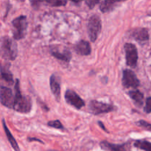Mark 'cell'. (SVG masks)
I'll list each match as a JSON object with an SVG mask.
<instances>
[{
	"label": "cell",
	"instance_id": "obj_1",
	"mask_svg": "<svg viewBox=\"0 0 151 151\" xmlns=\"http://www.w3.org/2000/svg\"><path fill=\"white\" fill-rule=\"evenodd\" d=\"M32 108V102L29 97L23 96L19 88V81H16L15 86V103L13 109L21 113H28Z\"/></svg>",
	"mask_w": 151,
	"mask_h": 151
},
{
	"label": "cell",
	"instance_id": "obj_2",
	"mask_svg": "<svg viewBox=\"0 0 151 151\" xmlns=\"http://www.w3.org/2000/svg\"><path fill=\"white\" fill-rule=\"evenodd\" d=\"M0 55L4 59L13 60L17 55V45L16 42L9 37H4L1 40Z\"/></svg>",
	"mask_w": 151,
	"mask_h": 151
},
{
	"label": "cell",
	"instance_id": "obj_3",
	"mask_svg": "<svg viewBox=\"0 0 151 151\" xmlns=\"http://www.w3.org/2000/svg\"><path fill=\"white\" fill-rule=\"evenodd\" d=\"M13 24V38L16 40H20L26 35L27 28V21L26 16H21L12 22Z\"/></svg>",
	"mask_w": 151,
	"mask_h": 151
},
{
	"label": "cell",
	"instance_id": "obj_4",
	"mask_svg": "<svg viewBox=\"0 0 151 151\" xmlns=\"http://www.w3.org/2000/svg\"><path fill=\"white\" fill-rule=\"evenodd\" d=\"M101 31V20L97 15L92 16L88 20V33L90 40L95 41Z\"/></svg>",
	"mask_w": 151,
	"mask_h": 151
},
{
	"label": "cell",
	"instance_id": "obj_5",
	"mask_svg": "<svg viewBox=\"0 0 151 151\" xmlns=\"http://www.w3.org/2000/svg\"><path fill=\"white\" fill-rule=\"evenodd\" d=\"M0 102L3 106L13 109L15 103V94L10 88L1 87L0 88Z\"/></svg>",
	"mask_w": 151,
	"mask_h": 151
},
{
	"label": "cell",
	"instance_id": "obj_6",
	"mask_svg": "<svg viewBox=\"0 0 151 151\" xmlns=\"http://www.w3.org/2000/svg\"><path fill=\"white\" fill-rule=\"evenodd\" d=\"M125 55H126L127 64L131 67L136 66L138 60V52L134 44L128 43L125 45Z\"/></svg>",
	"mask_w": 151,
	"mask_h": 151
},
{
	"label": "cell",
	"instance_id": "obj_7",
	"mask_svg": "<svg viewBox=\"0 0 151 151\" xmlns=\"http://www.w3.org/2000/svg\"><path fill=\"white\" fill-rule=\"evenodd\" d=\"M89 109L91 113L94 114H100L112 111L114 109V107L112 105L102 103L97 100H92L89 103Z\"/></svg>",
	"mask_w": 151,
	"mask_h": 151
},
{
	"label": "cell",
	"instance_id": "obj_8",
	"mask_svg": "<svg viewBox=\"0 0 151 151\" xmlns=\"http://www.w3.org/2000/svg\"><path fill=\"white\" fill-rule=\"evenodd\" d=\"M122 85L125 88H137L139 86V81L134 72L130 69L123 71Z\"/></svg>",
	"mask_w": 151,
	"mask_h": 151
},
{
	"label": "cell",
	"instance_id": "obj_9",
	"mask_svg": "<svg viewBox=\"0 0 151 151\" xmlns=\"http://www.w3.org/2000/svg\"><path fill=\"white\" fill-rule=\"evenodd\" d=\"M65 99L69 105L74 106L77 109H81V108L85 106V103L83 100L80 97V96L77 93H75L72 90H67L66 91Z\"/></svg>",
	"mask_w": 151,
	"mask_h": 151
},
{
	"label": "cell",
	"instance_id": "obj_10",
	"mask_svg": "<svg viewBox=\"0 0 151 151\" xmlns=\"http://www.w3.org/2000/svg\"><path fill=\"white\" fill-rule=\"evenodd\" d=\"M100 146L103 150L107 151H131L130 145L128 144L114 145L104 141L100 143Z\"/></svg>",
	"mask_w": 151,
	"mask_h": 151
},
{
	"label": "cell",
	"instance_id": "obj_11",
	"mask_svg": "<svg viewBox=\"0 0 151 151\" xmlns=\"http://www.w3.org/2000/svg\"><path fill=\"white\" fill-rule=\"evenodd\" d=\"M75 50L76 52L80 55H88L91 51L89 43L86 41H83V40L79 41L76 44Z\"/></svg>",
	"mask_w": 151,
	"mask_h": 151
},
{
	"label": "cell",
	"instance_id": "obj_12",
	"mask_svg": "<svg viewBox=\"0 0 151 151\" xmlns=\"http://www.w3.org/2000/svg\"><path fill=\"white\" fill-rule=\"evenodd\" d=\"M50 84L51 91L52 92L53 95L55 96L56 100L58 101L60 97V82H59V79L55 75H52L51 76V78H50Z\"/></svg>",
	"mask_w": 151,
	"mask_h": 151
},
{
	"label": "cell",
	"instance_id": "obj_13",
	"mask_svg": "<svg viewBox=\"0 0 151 151\" xmlns=\"http://www.w3.org/2000/svg\"><path fill=\"white\" fill-rule=\"evenodd\" d=\"M51 54L55 58L63 61L69 62L71 60V53L66 49L61 50L59 48H54L51 50Z\"/></svg>",
	"mask_w": 151,
	"mask_h": 151
},
{
	"label": "cell",
	"instance_id": "obj_14",
	"mask_svg": "<svg viewBox=\"0 0 151 151\" xmlns=\"http://www.w3.org/2000/svg\"><path fill=\"white\" fill-rule=\"evenodd\" d=\"M131 35L138 41H146L149 38L148 31L145 28L135 29L131 33Z\"/></svg>",
	"mask_w": 151,
	"mask_h": 151
},
{
	"label": "cell",
	"instance_id": "obj_15",
	"mask_svg": "<svg viewBox=\"0 0 151 151\" xmlns=\"http://www.w3.org/2000/svg\"><path fill=\"white\" fill-rule=\"evenodd\" d=\"M128 95L130 96L131 99L134 100V103L139 106H142L144 101V95L142 93L140 92L138 90H134V91H131L128 92Z\"/></svg>",
	"mask_w": 151,
	"mask_h": 151
},
{
	"label": "cell",
	"instance_id": "obj_16",
	"mask_svg": "<svg viewBox=\"0 0 151 151\" xmlns=\"http://www.w3.org/2000/svg\"><path fill=\"white\" fill-rule=\"evenodd\" d=\"M2 123H3V127H4V131H5L6 136H7V139L9 140V142H10V145H11V146L13 147V148L16 151H20V149H19V145H18L17 142H16V139H15L14 137H13V135H12L11 133H10V131H9V129L7 128L4 120L2 121Z\"/></svg>",
	"mask_w": 151,
	"mask_h": 151
},
{
	"label": "cell",
	"instance_id": "obj_17",
	"mask_svg": "<svg viewBox=\"0 0 151 151\" xmlns=\"http://www.w3.org/2000/svg\"><path fill=\"white\" fill-rule=\"evenodd\" d=\"M125 1V0H104L103 2L100 4V10L102 12L105 13V12H108L112 8L114 5L116 4V2H119V1Z\"/></svg>",
	"mask_w": 151,
	"mask_h": 151
},
{
	"label": "cell",
	"instance_id": "obj_18",
	"mask_svg": "<svg viewBox=\"0 0 151 151\" xmlns=\"http://www.w3.org/2000/svg\"><path fill=\"white\" fill-rule=\"evenodd\" d=\"M136 147L145 151H151V143L145 140H137L134 142Z\"/></svg>",
	"mask_w": 151,
	"mask_h": 151
},
{
	"label": "cell",
	"instance_id": "obj_19",
	"mask_svg": "<svg viewBox=\"0 0 151 151\" xmlns=\"http://www.w3.org/2000/svg\"><path fill=\"white\" fill-rule=\"evenodd\" d=\"M1 75L3 79L9 83H13V75L9 69L6 67H1Z\"/></svg>",
	"mask_w": 151,
	"mask_h": 151
},
{
	"label": "cell",
	"instance_id": "obj_20",
	"mask_svg": "<svg viewBox=\"0 0 151 151\" xmlns=\"http://www.w3.org/2000/svg\"><path fill=\"white\" fill-rule=\"evenodd\" d=\"M48 125L52 128H57V129H63V126L61 124V122L59 120H54V121H50L48 122Z\"/></svg>",
	"mask_w": 151,
	"mask_h": 151
},
{
	"label": "cell",
	"instance_id": "obj_21",
	"mask_svg": "<svg viewBox=\"0 0 151 151\" xmlns=\"http://www.w3.org/2000/svg\"><path fill=\"white\" fill-rule=\"evenodd\" d=\"M137 124L139 127H142V128H145V129L147 130V131H151V124L149 123V122H147L146 121L144 120H140Z\"/></svg>",
	"mask_w": 151,
	"mask_h": 151
},
{
	"label": "cell",
	"instance_id": "obj_22",
	"mask_svg": "<svg viewBox=\"0 0 151 151\" xmlns=\"http://www.w3.org/2000/svg\"><path fill=\"white\" fill-rule=\"evenodd\" d=\"M100 0H86V3L89 8H93L97 4L100 2Z\"/></svg>",
	"mask_w": 151,
	"mask_h": 151
},
{
	"label": "cell",
	"instance_id": "obj_23",
	"mask_svg": "<svg viewBox=\"0 0 151 151\" xmlns=\"http://www.w3.org/2000/svg\"><path fill=\"white\" fill-rule=\"evenodd\" d=\"M145 111L147 113L151 112V97H148L146 100V105L145 107Z\"/></svg>",
	"mask_w": 151,
	"mask_h": 151
},
{
	"label": "cell",
	"instance_id": "obj_24",
	"mask_svg": "<svg viewBox=\"0 0 151 151\" xmlns=\"http://www.w3.org/2000/svg\"><path fill=\"white\" fill-rule=\"evenodd\" d=\"M99 125H100V126H101V127H102V128H103V130H104V131H106V128H105V127H104V126H103V124H102V122H99Z\"/></svg>",
	"mask_w": 151,
	"mask_h": 151
},
{
	"label": "cell",
	"instance_id": "obj_25",
	"mask_svg": "<svg viewBox=\"0 0 151 151\" xmlns=\"http://www.w3.org/2000/svg\"><path fill=\"white\" fill-rule=\"evenodd\" d=\"M70 1H73V2H75V3H78V2H81V1H82L83 0H70Z\"/></svg>",
	"mask_w": 151,
	"mask_h": 151
},
{
	"label": "cell",
	"instance_id": "obj_26",
	"mask_svg": "<svg viewBox=\"0 0 151 151\" xmlns=\"http://www.w3.org/2000/svg\"><path fill=\"white\" fill-rule=\"evenodd\" d=\"M49 151H56V150H49Z\"/></svg>",
	"mask_w": 151,
	"mask_h": 151
}]
</instances>
